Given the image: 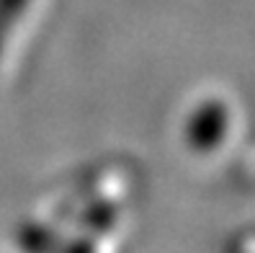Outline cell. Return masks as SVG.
I'll list each match as a JSON object with an SVG mask.
<instances>
[{"label": "cell", "instance_id": "obj_1", "mask_svg": "<svg viewBox=\"0 0 255 253\" xmlns=\"http://www.w3.org/2000/svg\"><path fill=\"white\" fill-rule=\"evenodd\" d=\"M230 124V111L227 103H222L219 98H206L201 101L193 114L188 116L186 124V142L193 153H212L217 150V145L227 135Z\"/></svg>", "mask_w": 255, "mask_h": 253}, {"label": "cell", "instance_id": "obj_2", "mask_svg": "<svg viewBox=\"0 0 255 253\" xmlns=\"http://www.w3.org/2000/svg\"><path fill=\"white\" fill-rule=\"evenodd\" d=\"M26 8H28V0H0V54H3L13 26L21 21Z\"/></svg>", "mask_w": 255, "mask_h": 253}, {"label": "cell", "instance_id": "obj_3", "mask_svg": "<svg viewBox=\"0 0 255 253\" xmlns=\"http://www.w3.org/2000/svg\"><path fill=\"white\" fill-rule=\"evenodd\" d=\"M52 241H54V235H52V230H47V228H28V230L21 235V243L26 246L28 253H49Z\"/></svg>", "mask_w": 255, "mask_h": 253}, {"label": "cell", "instance_id": "obj_4", "mask_svg": "<svg viewBox=\"0 0 255 253\" xmlns=\"http://www.w3.org/2000/svg\"><path fill=\"white\" fill-rule=\"evenodd\" d=\"M98 233H101V230H93V235H98ZM93 235L72 241L70 246H65L62 253H96V248H93Z\"/></svg>", "mask_w": 255, "mask_h": 253}]
</instances>
